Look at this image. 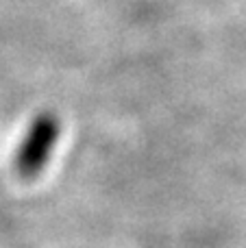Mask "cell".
Returning a JSON list of instances; mask_svg holds the SVG:
<instances>
[{"label": "cell", "mask_w": 246, "mask_h": 248, "mask_svg": "<svg viewBox=\"0 0 246 248\" xmlns=\"http://www.w3.org/2000/svg\"><path fill=\"white\" fill-rule=\"evenodd\" d=\"M61 133V122L55 113L42 111L31 120L29 131L15 153V170L22 179H33L46 168Z\"/></svg>", "instance_id": "1"}]
</instances>
